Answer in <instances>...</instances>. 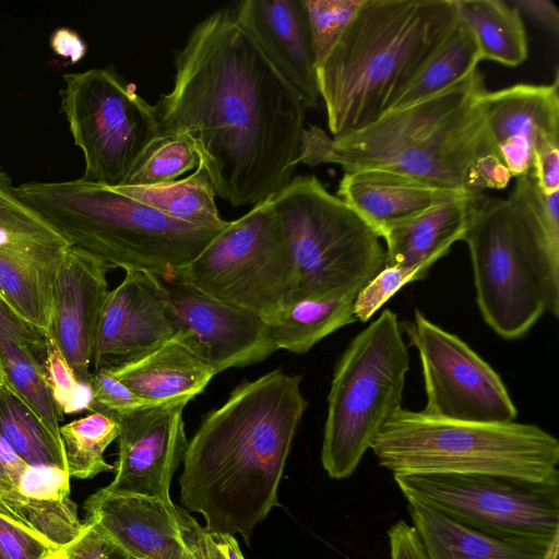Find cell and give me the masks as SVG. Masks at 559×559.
I'll use <instances>...</instances> for the list:
<instances>
[{
  "label": "cell",
  "instance_id": "cell-34",
  "mask_svg": "<svg viewBox=\"0 0 559 559\" xmlns=\"http://www.w3.org/2000/svg\"><path fill=\"white\" fill-rule=\"evenodd\" d=\"M198 165L199 157L190 143L181 138L163 136L145 154L127 185L168 183Z\"/></svg>",
  "mask_w": 559,
  "mask_h": 559
},
{
  "label": "cell",
  "instance_id": "cell-16",
  "mask_svg": "<svg viewBox=\"0 0 559 559\" xmlns=\"http://www.w3.org/2000/svg\"><path fill=\"white\" fill-rule=\"evenodd\" d=\"M173 337L159 278L145 271H127L103 304L93 346V372L135 361Z\"/></svg>",
  "mask_w": 559,
  "mask_h": 559
},
{
  "label": "cell",
  "instance_id": "cell-52",
  "mask_svg": "<svg viewBox=\"0 0 559 559\" xmlns=\"http://www.w3.org/2000/svg\"><path fill=\"white\" fill-rule=\"evenodd\" d=\"M558 552H559V536L552 540L544 559H558Z\"/></svg>",
  "mask_w": 559,
  "mask_h": 559
},
{
  "label": "cell",
  "instance_id": "cell-45",
  "mask_svg": "<svg viewBox=\"0 0 559 559\" xmlns=\"http://www.w3.org/2000/svg\"><path fill=\"white\" fill-rule=\"evenodd\" d=\"M388 539L389 559H428L415 528L404 520L390 526Z\"/></svg>",
  "mask_w": 559,
  "mask_h": 559
},
{
  "label": "cell",
  "instance_id": "cell-46",
  "mask_svg": "<svg viewBox=\"0 0 559 559\" xmlns=\"http://www.w3.org/2000/svg\"><path fill=\"white\" fill-rule=\"evenodd\" d=\"M185 537L193 559H227L226 554L216 536L186 512Z\"/></svg>",
  "mask_w": 559,
  "mask_h": 559
},
{
  "label": "cell",
  "instance_id": "cell-37",
  "mask_svg": "<svg viewBox=\"0 0 559 559\" xmlns=\"http://www.w3.org/2000/svg\"><path fill=\"white\" fill-rule=\"evenodd\" d=\"M429 270L421 266H384L356 295L354 316L367 322L403 286L426 278Z\"/></svg>",
  "mask_w": 559,
  "mask_h": 559
},
{
  "label": "cell",
  "instance_id": "cell-14",
  "mask_svg": "<svg viewBox=\"0 0 559 559\" xmlns=\"http://www.w3.org/2000/svg\"><path fill=\"white\" fill-rule=\"evenodd\" d=\"M158 278L174 337L215 374L261 362L276 352L261 317L200 290L180 270Z\"/></svg>",
  "mask_w": 559,
  "mask_h": 559
},
{
  "label": "cell",
  "instance_id": "cell-27",
  "mask_svg": "<svg viewBox=\"0 0 559 559\" xmlns=\"http://www.w3.org/2000/svg\"><path fill=\"white\" fill-rule=\"evenodd\" d=\"M111 189L186 224L224 227L228 223L218 213L214 188L200 165L192 174L168 183Z\"/></svg>",
  "mask_w": 559,
  "mask_h": 559
},
{
  "label": "cell",
  "instance_id": "cell-31",
  "mask_svg": "<svg viewBox=\"0 0 559 559\" xmlns=\"http://www.w3.org/2000/svg\"><path fill=\"white\" fill-rule=\"evenodd\" d=\"M0 511L56 548L71 545L85 528V521H80L76 504L70 498L38 500L14 489L0 493Z\"/></svg>",
  "mask_w": 559,
  "mask_h": 559
},
{
  "label": "cell",
  "instance_id": "cell-48",
  "mask_svg": "<svg viewBox=\"0 0 559 559\" xmlns=\"http://www.w3.org/2000/svg\"><path fill=\"white\" fill-rule=\"evenodd\" d=\"M27 465L0 437V493L17 489L20 477Z\"/></svg>",
  "mask_w": 559,
  "mask_h": 559
},
{
  "label": "cell",
  "instance_id": "cell-53",
  "mask_svg": "<svg viewBox=\"0 0 559 559\" xmlns=\"http://www.w3.org/2000/svg\"><path fill=\"white\" fill-rule=\"evenodd\" d=\"M1 373H2V368H1V366H0V378H1Z\"/></svg>",
  "mask_w": 559,
  "mask_h": 559
},
{
  "label": "cell",
  "instance_id": "cell-4",
  "mask_svg": "<svg viewBox=\"0 0 559 559\" xmlns=\"http://www.w3.org/2000/svg\"><path fill=\"white\" fill-rule=\"evenodd\" d=\"M459 24L455 0H365L316 66L331 136L390 111Z\"/></svg>",
  "mask_w": 559,
  "mask_h": 559
},
{
  "label": "cell",
  "instance_id": "cell-15",
  "mask_svg": "<svg viewBox=\"0 0 559 559\" xmlns=\"http://www.w3.org/2000/svg\"><path fill=\"white\" fill-rule=\"evenodd\" d=\"M187 404L174 401L124 413H102L119 428L115 477L105 490L173 501L171 480L188 447L182 417Z\"/></svg>",
  "mask_w": 559,
  "mask_h": 559
},
{
  "label": "cell",
  "instance_id": "cell-11",
  "mask_svg": "<svg viewBox=\"0 0 559 559\" xmlns=\"http://www.w3.org/2000/svg\"><path fill=\"white\" fill-rule=\"evenodd\" d=\"M61 109L84 156L83 179L104 186L128 183L162 138L154 105L112 64L63 74Z\"/></svg>",
  "mask_w": 559,
  "mask_h": 559
},
{
  "label": "cell",
  "instance_id": "cell-5",
  "mask_svg": "<svg viewBox=\"0 0 559 559\" xmlns=\"http://www.w3.org/2000/svg\"><path fill=\"white\" fill-rule=\"evenodd\" d=\"M476 302L504 340L525 336L545 312L559 316V192L521 176L506 198L480 195L463 237Z\"/></svg>",
  "mask_w": 559,
  "mask_h": 559
},
{
  "label": "cell",
  "instance_id": "cell-3",
  "mask_svg": "<svg viewBox=\"0 0 559 559\" xmlns=\"http://www.w3.org/2000/svg\"><path fill=\"white\" fill-rule=\"evenodd\" d=\"M485 92L477 70L348 134L331 136L311 124L304 131L298 165L335 164L344 174L386 171L438 191L474 194L467 187L472 166L485 155H499L483 108Z\"/></svg>",
  "mask_w": 559,
  "mask_h": 559
},
{
  "label": "cell",
  "instance_id": "cell-6",
  "mask_svg": "<svg viewBox=\"0 0 559 559\" xmlns=\"http://www.w3.org/2000/svg\"><path fill=\"white\" fill-rule=\"evenodd\" d=\"M16 190L72 246L124 272L164 277L181 270L226 227L176 221L83 178L23 182Z\"/></svg>",
  "mask_w": 559,
  "mask_h": 559
},
{
  "label": "cell",
  "instance_id": "cell-13",
  "mask_svg": "<svg viewBox=\"0 0 559 559\" xmlns=\"http://www.w3.org/2000/svg\"><path fill=\"white\" fill-rule=\"evenodd\" d=\"M423 369L428 416L473 423H510L518 409L501 377L463 340L415 310L402 323Z\"/></svg>",
  "mask_w": 559,
  "mask_h": 559
},
{
  "label": "cell",
  "instance_id": "cell-49",
  "mask_svg": "<svg viewBox=\"0 0 559 559\" xmlns=\"http://www.w3.org/2000/svg\"><path fill=\"white\" fill-rule=\"evenodd\" d=\"M50 47L53 52L71 63L79 62L86 53L87 46L81 36L67 27L57 28L50 37Z\"/></svg>",
  "mask_w": 559,
  "mask_h": 559
},
{
  "label": "cell",
  "instance_id": "cell-33",
  "mask_svg": "<svg viewBox=\"0 0 559 559\" xmlns=\"http://www.w3.org/2000/svg\"><path fill=\"white\" fill-rule=\"evenodd\" d=\"M14 245H71L17 193L0 168V250Z\"/></svg>",
  "mask_w": 559,
  "mask_h": 559
},
{
  "label": "cell",
  "instance_id": "cell-29",
  "mask_svg": "<svg viewBox=\"0 0 559 559\" xmlns=\"http://www.w3.org/2000/svg\"><path fill=\"white\" fill-rule=\"evenodd\" d=\"M481 61L473 33L461 20L448 43L427 62L391 110L425 99L467 79Z\"/></svg>",
  "mask_w": 559,
  "mask_h": 559
},
{
  "label": "cell",
  "instance_id": "cell-28",
  "mask_svg": "<svg viewBox=\"0 0 559 559\" xmlns=\"http://www.w3.org/2000/svg\"><path fill=\"white\" fill-rule=\"evenodd\" d=\"M0 437L28 465L67 469L63 441L58 440L9 383L0 378Z\"/></svg>",
  "mask_w": 559,
  "mask_h": 559
},
{
  "label": "cell",
  "instance_id": "cell-7",
  "mask_svg": "<svg viewBox=\"0 0 559 559\" xmlns=\"http://www.w3.org/2000/svg\"><path fill=\"white\" fill-rule=\"evenodd\" d=\"M393 475L484 474L559 480V441L533 424L440 419L399 408L370 448Z\"/></svg>",
  "mask_w": 559,
  "mask_h": 559
},
{
  "label": "cell",
  "instance_id": "cell-43",
  "mask_svg": "<svg viewBox=\"0 0 559 559\" xmlns=\"http://www.w3.org/2000/svg\"><path fill=\"white\" fill-rule=\"evenodd\" d=\"M533 177L544 194L559 192V139L545 140L536 147Z\"/></svg>",
  "mask_w": 559,
  "mask_h": 559
},
{
  "label": "cell",
  "instance_id": "cell-30",
  "mask_svg": "<svg viewBox=\"0 0 559 559\" xmlns=\"http://www.w3.org/2000/svg\"><path fill=\"white\" fill-rule=\"evenodd\" d=\"M0 366L12 388L24 399L55 438L60 435V415L44 370V364L26 345L0 329Z\"/></svg>",
  "mask_w": 559,
  "mask_h": 559
},
{
  "label": "cell",
  "instance_id": "cell-50",
  "mask_svg": "<svg viewBox=\"0 0 559 559\" xmlns=\"http://www.w3.org/2000/svg\"><path fill=\"white\" fill-rule=\"evenodd\" d=\"M216 536L226 554L227 559H245L235 536L218 534H216Z\"/></svg>",
  "mask_w": 559,
  "mask_h": 559
},
{
  "label": "cell",
  "instance_id": "cell-18",
  "mask_svg": "<svg viewBox=\"0 0 559 559\" xmlns=\"http://www.w3.org/2000/svg\"><path fill=\"white\" fill-rule=\"evenodd\" d=\"M110 266L98 257L71 246L60 265L51 328L60 350L79 382H91L96 328L108 294Z\"/></svg>",
  "mask_w": 559,
  "mask_h": 559
},
{
  "label": "cell",
  "instance_id": "cell-9",
  "mask_svg": "<svg viewBox=\"0 0 559 559\" xmlns=\"http://www.w3.org/2000/svg\"><path fill=\"white\" fill-rule=\"evenodd\" d=\"M272 203L295 260L293 302L357 295L384 267L379 235L316 176H294Z\"/></svg>",
  "mask_w": 559,
  "mask_h": 559
},
{
  "label": "cell",
  "instance_id": "cell-32",
  "mask_svg": "<svg viewBox=\"0 0 559 559\" xmlns=\"http://www.w3.org/2000/svg\"><path fill=\"white\" fill-rule=\"evenodd\" d=\"M70 477L87 479L115 469L104 453L119 435L116 421L99 412L60 426Z\"/></svg>",
  "mask_w": 559,
  "mask_h": 559
},
{
  "label": "cell",
  "instance_id": "cell-41",
  "mask_svg": "<svg viewBox=\"0 0 559 559\" xmlns=\"http://www.w3.org/2000/svg\"><path fill=\"white\" fill-rule=\"evenodd\" d=\"M68 548L71 559H133L88 519L82 534Z\"/></svg>",
  "mask_w": 559,
  "mask_h": 559
},
{
  "label": "cell",
  "instance_id": "cell-24",
  "mask_svg": "<svg viewBox=\"0 0 559 559\" xmlns=\"http://www.w3.org/2000/svg\"><path fill=\"white\" fill-rule=\"evenodd\" d=\"M107 372L151 404L189 402L215 376L206 362L175 337L142 358Z\"/></svg>",
  "mask_w": 559,
  "mask_h": 559
},
{
  "label": "cell",
  "instance_id": "cell-21",
  "mask_svg": "<svg viewBox=\"0 0 559 559\" xmlns=\"http://www.w3.org/2000/svg\"><path fill=\"white\" fill-rule=\"evenodd\" d=\"M479 194H452L419 215L389 228L384 266H431L463 240Z\"/></svg>",
  "mask_w": 559,
  "mask_h": 559
},
{
  "label": "cell",
  "instance_id": "cell-25",
  "mask_svg": "<svg viewBox=\"0 0 559 559\" xmlns=\"http://www.w3.org/2000/svg\"><path fill=\"white\" fill-rule=\"evenodd\" d=\"M461 22L473 33L481 61L522 64L528 41L521 12L509 1L455 0Z\"/></svg>",
  "mask_w": 559,
  "mask_h": 559
},
{
  "label": "cell",
  "instance_id": "cell-35",
  "mask_svg": "<svg viewBox=\"0 0 559 559\" xmlns=\"http://www.w3.org/2000/svg\"><path fill=\"white\" fill-rule=\"evenodd\" d=\"M365 0H300L316 66L340 39Z\"/></svg>",
  "mask_w": 559,
  "mask_h": 559
},
{
  "label": "cell",
  "instance_id": "cell-51",
  "mask_svg": "<svg viewBox=\"0 0 559 559\" xmlns=\"http://www.w3.org/2000/svg\"><path fill=\"white\" fill-rule=\"evenodd\" d=\"M44 559H71L69 548L67 547H59L50 550Z\"/></svg>",
  "mask_w": 559,
  "mask_h": 559
},
{
  "label": "cell",
  "instance_id": "cell-40",
  "mask_svg": "<svg viewBox=\"0 0 559 559\" xmlns=\"http://www.w3.org/2000/svg\"><path fill=\"white\" fill-rule=\"evenodd\" d=\"M90 385L93 393L91 413H124L151 404L107 371L92 372Z\"/></svg>",
  "mask_w": 559,
  "mask_h": 559
},
{
  "label": "cell",
  "instance_id": "cell-17",
  "mask_svg": "<svg viewBox=\"0 0 559 559\" xmlns=\"http://www.w3.org/2000/svg\"><path fill=\"white\" fill-rule=\"evenodd\" d=\"M83 507L87 519L133 559H193L185 537L187 511L173 501L102 488Z\"/></svg>",
  "mask_w": 559,
  "mask_h": 559
},
{
  "label": "cell",
  "instance_id": "cell-22",
  "mask_svg": "<svg viewBox=\"0 0 559 559\" xmlns=\"http://www.w3.org/2000/svg\"><path fill=\"white\" fill-rule=\"evenodd\" d=\"M452 194L380 170L345 173L336 193L380 238Z\"/></svg>",
  "mask_w": 559,
  "mask_h": 559
},
{
  "label": "cell",
  "instance_id": "cell-39",
  "mask_svg": "<svg viewBox=\"0 0 559 559\" xmlns=\"http://www.w3.org/2000/svg\"><path fill=\"white\" fill-rule=\"evenodd\" d=\"M70 490L69 473L49 465H27L17 484L21 495L38 500H63Z\"/></svg>",
  "mask_w": 559,
  "mask_h": 559
},
{
  "label": "cell",
  "instance_id": "cell-47",
  "mask_svg": "<svg viewBox=\"0 0 559 559\" xmlns=\"http://www.w3.org/2000/svg\"><path fill=\"white\" fill-rule=\"evenodd\" d=\"M521 14H526L554 35L559 34V10L550 0H510Z\"/></svg>",
  "mask_w": 559,
  "mask_h": 559
},
{
  "label": "cell",
  "instance_id": "cell-1",
  "mask_svg": "<svg viewBox=\"0 0 559 559\" xmlns=\"http://www.w3.org/2000/svg\"><path fill=\"white\" fill-rule=\"evenodd\" d=\"M174 67L171 90L154 105L162 138L190 143L231 206L274 199L298 166L307 108L233 7L192 28Z\"/></svg>",
  "mask_w": 559,
  "mask_h": 559
},
{
  "label": "cell",
  "instance_id": "cell-20",
  "mask_svg": "<svg viewBox=\"0 0 559 559\" xmlns=\"http://www.w3.org/2000/svg\"><path fill=\"white\" fill-rule=\"evenodd\" d=\"M233 9L307 110L317 108L316 60L300 0H246L234 3Z\"/></svg>",
  "mask_w": 559,
  "mask_h": 559
},
{
  "label": "cell",
  "instance_id": "cell-44",
  "mask_svg": "<svg viewBox=\"0 0 559 559\" xmlns=\"http://www.w3.org/2000/svg\"><path fill=\"white\" fill-rule=\"evenodd\" d=\"M0 329L14 340L29 347L39 359H45V337L32 324L24 321L0 296Z\"/></svg>",
  "mask_w": 559,
  "mask_h": 559
},
{
  "label": "cell",
  "instance_id": "cell-8",
  "mask_svg": "<svg viewBox=\"0 0 559 559\" xmlns=\"http://www.w3.org/2000/svg\"><path fill=\"white\" fill-rule=\"evenodd\" d=\"M397 314L384 309L347 345L328 394L321 463L333 479L353 475L367 450L402 407L409 354Z\"/></svg>",
  "mask_w": 559,
  "mask_h": 559
},
{
  "label": "cell",
  "instance_id": "cell-12",
  "mask_svg": "<svg viewBox=\"0 0 559 559\" xmlns=\"http://www.w3.org/2000/svg\"><path fill=\"white\" fill-rule=\"evenodd\" d=\"M401 492L476 531L551 544L559 536V480L484 474L393 475Z\"/></svg>",
  "mask_w": 559,
  "mask_h": 559
},
{
  "label": "cell",
  "instance_id": "cell-19",
  "mask_svg": "<svg viewBox=\"0 0 559 559\" xmlns=\"http://www.w3.org/2000/svg\"><path fill=\"white\" fill-rule=\"evenodd\" d=\"M495 145L512 177L533 176L534 153L559 139V75L551 84L520 83L481 97Z\"/></svg>",
  "mask_w": 559,
  "mask_h": 559
},
{
  "label": "cell",
  "instance_id": "cell-36",
  "mask_svg": "<svg viewBox=\"0 0 559 559\" xmlns=\"http://www.w3.org/2000/svg\"><path fill=\"white\" fill-rule=\"evenodd\" d=\"M44 337V370L60 415L88 411L93 401L91 385L78 381L52 334L47 332Z\"/></svg>",
  "mask_w": 559,
  "mask_h": 559
},
{
  "label": "cell",
  "instance_id": "cell-42",
  "mask_svg": "<svg viewBox=\"0 0 559 559\" xmlns=\"http://www.w3.org/2000/svg\"><path fill=\"white\" fill-rule=\"evenodd\" d=\"M511 178L512 175L500 155H485L471 168L467 178L468 191L479 194L485 189H504Z\"/></svg>",
  "mask_w": 559,
  "mask_h": 559
},
{
  "label": "cell",
  "instance_id": "cell-2",
  "mask_svg": "<svg viewBox=\"0 0 559 559\" xmlns=\"http://www.w3.org/2000/svg\"><path fill=\"white\" fill-rule=\"evenodd\" d=\"M308 402L301 376L272 370L243 381L203 418L188 441L179 477L187 512L200 513L205 530L240 534L280 506L277 490Z\"/></svg>",
  "mask_w": 559,
  "mask_h": 559
},
{
  "label": "cell",
  "instance_id": "cell-54",
  "mask_svg": "<svg viewBox=\"0 0 559 559\" xmlns=\"http://www.w3.org/2000/svg\"><path fill=\"white\" fill-rule=\"evenodd\" d=\"M0 559H3V557L0 555Z\"/></svg>",
  "mask_w": 559,
  "mask_h": 559
},
{
  "label": "cell",
  "instance_id": "cell-23",
  "mask_svg": "<svg viewBox=\"0 0 559 559\" xmlns=\"http://www.w3.org/2000/svg\"><path fill=\"white\" fill-rule=\"evenodd\" d=\"M406 501L428 559H544L550 546L496 537L463 525L419 500Z\"/></svg>",
  "mask_w": 559,
  "mask_h": 559
},
{
  "label": "cell",
  "instance_id": "cell-26",
  "mask_svg": "<svg viewBox=\"0 0 559 559\" xmlns=\"http://www.w3.org/2000/svg\"><path fill=\"white\" fill-rule=\"evenodd\" d=\"M355 298L356 295H344L293 302L267 322L269 334L276 350L305 354L324 337L356 322Z\"/></svg>",
  "mask_w": 559,
  "mask_h": 559
},
{
  "label": "cell",
  "instance_id": "cell-10",
  "mask_svg": "<svg viewBox=\"0 0 559 559\" xmlns=\"http://www.w3.org/2000/svg\"><path fill=\"white\" fill-rule=\"evenodd\" d=\"M200 290L266 322L293 304L297 272L272 200L254 205L180 270Z\"/></svg>",
  "mask_w": 559,
  "mask_h": 559
},
{
  "label": "cell",
  "instance_id": "cell-38",
  "mask_svg": "<svg viewBox=\"0 0 559 559\" xmlns=\"http://www.w3.org/2000/svg\"><path fill=\"white\" fill-rule=\"evenodd\" d=\"M55 548L41 536L0 511V555L3 559H44Z\"/></svg>",
  "mask_w": 559,
  "mask_h": 559
}]
</instances>
